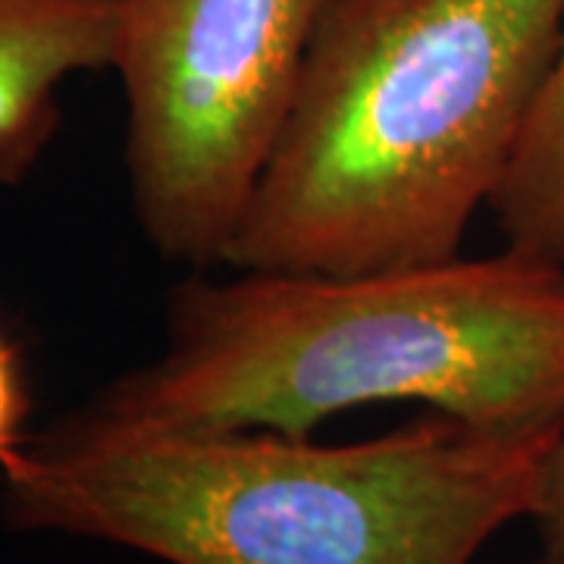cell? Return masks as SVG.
Returning a JSON list of instances; mask_svg holds the SVG:
<instances>
[{
    "label": "cell",
    "instance_id": "cell-1",
    "mask_svg": "<svg viewBox=\"0 0 564 564\" xmlns=\"http://www.w3.org/2000/svg\"><path fill=\"white\" fill-rule=\"evenodd\" d=\"M564 423L430 417L367 443L270 430H161L82 404L29 436L0 484L13 530L166 564H470L530 518Z\"/></svg>",
    "mask_w": 564,
    "mask_h": 564
},
{
    "label": "cell",
    "instance_id": "cell-2",
    "mask_svg": "<svg viewBox=\"0 0 564 564\" xmlns=\"http://www.w3.org/2000/svg\"><path fill=\"white\" fill-rule=\"evenodd\" d=\"M170 292L161 358L88 399L161 430L311 436L373 402H423L489 430L564 423V267L492 258L367 273H261Z\"/></svg>",
    "mask_w": 564,
    "mask_h": 564
},
{
    "label": "cell",
    "instance_id": "cell-3",
    "mask_svg": "<svg viewBox=\"0 0 564 564\" xmlns=\"http://www.w3.org/2000/svg\"><path fill=\"white\" fill-rule=\"evenodd\" d=\"M564 39V0H329L223 263L448 261L492 202Z\"/></svg>",
    "mask_w": 564,
    "mask_h": 564
},
{
    "label": "cell",
    "instance_id": "cell-4",
    "mask_svg": "<svg viewBox=\"0 0 564 564\" xmlns=\"http://www.w3.org/2000/svg\"><path fill=\"white\" fill-rule=\"evenodd\" d=\"M329 0H126L113 69L126 173L163 261L223 263L299 95Z\"/></svg>",
    "mask_w": 564,
    "mask_h": 564
},
{
    "label": "cell",
    "instance_id": "cell-5",
    "mask_svg": "<svg viewBox=\"0 0 564 564\" xmlns=\"http://www.w3.org/2000/svg\"><path fill=\"white\" fill-rule=\"evenodd\" d=\"M126 0H0V185H17L61 126L63 82L113 66Z\"/></svg>",
    "mask_w": 564,
    "mask_h": 564
},
{
    "label": "cell",
    "instance_id": "cell-6",
    "mask_svg": "<svg viewBox=\"0 0 564 564\" xmlns=\"http://www.w3.org/2000/svg\"><path fill=\"white\" fill-rule=\"evenodd\" d=\"M489 207L511 248L564 267V39Z\"/></svg>",
    "mask_w": 564,
    "mask_h": 564
},
{
    "label": "cell",
    "instance_id": "cell-7",
    "mask_svg": "<svg viewBox=\"0 0 564 564\" xmlns=\"http://www.w3.org/2000/svg\"><path fill=\"white\" fill-rule=\"evenodd\" d=\"M25 414H29V389L22 377L20 351L0 329V484L29 443V436L22 433Z\"/></svg>",
    "mask_w": 564,
    "mask_h": 564
},
{
    "label": "cell",
    "instance_id": "cell-8",
    "mask_svg": "<svg viewBox=\"0 0 564 564\" xmlns=\"http://www.w3.org/2000/svg\"><path fill=\"white\" fill-rule=\"evenodd\" d=\"M530 521L540 530L545 555L564 558V426L545 455Z\"/></svg>",
    "mask_w": 564,
    "mask_h": 564
},
{
    "label": "cell",
    "instance_id": "cell-9",
    "mask_svg": "<svg viewBox=\"0 0 564 564\" xmlns=\"http://www.w3.org/2000/svg\"><path fill=\"white\" fill-rule=\"evenodd\" d=\"M533 564H564V558H552V555H545L543 562H533Z\"/></svg>",
    "mask_w": 564,
    "mask_h": 564
}]
</instances>
